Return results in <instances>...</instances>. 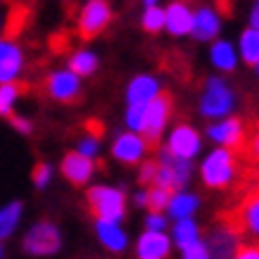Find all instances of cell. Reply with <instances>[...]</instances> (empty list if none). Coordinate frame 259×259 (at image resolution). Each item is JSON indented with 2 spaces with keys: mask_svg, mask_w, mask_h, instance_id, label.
<instances>
[{
  "mask_svg": "<svg viewBox=\"0 0 259 259\" xmlns=\"http://www.w3.org/2000/svg\"><path fill=\"white\" fill-rule=\"evenodd\" d=\"M10 121H12V128H15V131H19V134H24V136H29L33 131V124L26 117H17V114H12V117H10Z\"/></svg>",
  "mask_w": 259,
  "mask_h": 259,
  "instance_id": "e575fe53",
  "label": "cell"
},
{
  "mask_svg": "<svg viewBox=\"0 0 259 259\" xmlns=\"http://www.w3.org/2000/svg\"><path fill=\"white\" fill-rule=\"evenodd\" d=\"M60 169H62V176L71 186H86L95 174V159L86 157L81 152H67L62 157Z\"/></svg>",
  "mask_w": 259,
  "mask_h": 259,
  "instance_id": "7c38bea8",
  "label": "cell"
},
{
  "mask_svg": "<svg viewBox=\"0 0 259 259\" xmlns=\"http://www.w3.org/2000/svg\"><path fill=\"white\" fill-rule=\"evenodd\" d=\"M0 29H3V17H0Z\"/></svg>",
  "mask_w": 259,
  "mask_h": 259,
  "instance_id": "60d3db41",
  "label": "cell"
},
{
  "mask_svg": "<svg viewBox=\"0 0 259 259\" xmlns=\"http://www.w3.org/2000/svg\"><path fill=\"white\" fill-rule=\"evenodd\" d=\"M76 152H81V155H86V157H98V152H100V138L95 134H88L83 136L79 141V148H76Z\"/></svg>",
  "mask_w": 259,
  "mask_h": 259,
  "instance_id": "1f68e13d",
  "label": "cell"
},
{
  "mask_svg": "<svg viewBox=\"0 0 259 259\" xmlns=\"http://www.w3.org/2000/svg\"><path fill=\"white\" fill-rule=\"evenodd\" d=\"M238 259H259V245H240L236 250Z\"/></svg>",
  "mask_w": 259,
  "mask_h": 259,
  "instance_id": "d590c367",
  "label": "cell"
},
{
  "mask_svg": "<svg viewBox=\"0 0 259 259\" xmlns=\"http://www.w3.org/2000/svg\"><path fill=\"white\" fill-rule=\"evenodd\" d=\"M134 200H136L138 207H148V190H138V193L134 195Z\"/></svg>",
  "mask_w": 259,
  "mask_h": 259,
  "instance_id": "74e56055",
  "label": "cell"
},
{
  "mask_svg": "<svg viewBox=\"0 0 259 259\" xmlns=\"http://www.w3.org/2000/svg\"><path fill=\"white\" fill-rule=\"evenodd\" d=\"M238 171V162H236V152L233 148L219 145L217 150H212L200 164V179L207 188L212 190H224L228 188Z\"/></svg>",
  "mask_w": 259,
  "mask_h": 259,
  "instance_id": "6da1fadb",
  "label": "cell"
},
{
  "mask_svg": "<svg viewBox=\"0 0 259 259\" xmlns=\"http://www.w3.org/2000/svg\"><path fill=\"white\" fill-rule=\"evenodd\" d=\"M171 240L176 247H186V245L195 243V240H200V228H197V224L193 221V217H186V219H176V224H174V231H171Z\"/></svg>",
  "mask_w": 259,
  "mask_h": 259,
  "instance_id": "7402d4cb",
  "label": "cell"
},
{
  "mask_svg": "<svg viewBox=\"0 0 259 259\" xmlns=\"http://www.w3.org/2000/svg\"><path fill=\"white\" fill-rule=\"evenodd\" d=\"M238 250L236 245V238L231 236L228 231H214L212 233V240H209V252L212 257H228Z\"/></svg>",
  "mask_w": 259,
  "mask_h": 259,
  "instance_id": "484cf974",
  "label": "cell"
},
{
  "mask_svg": "<svg viewBox=\"0 0 259 259\" xmlns=\"http://www.w3.org/2000/svg\"><path fill=\"white\" fill-rule=\"evenodd\" d=\"M24 207L22 202H10L5 207H0V240L10 238L19 226V219H22Z\"/></svg>",
  "mask_w": 259,
  "mask_h": 259,
  "instance_id": "603a6c76",
  "label": "cell"
},
{
  "mask_svg": "<svg viewBox=\"0 0 259 259\" xmlns=\"http://www.w3.org/2000/svg\"><path fill=\"white\" fill-rule=\"evenodd\" d=\"M69 69L76 71L81 79L83 76H91L98 69V55L91 53V50H76L74 55L69 57Z\"/></svg>",
  "mask_w": 259,
  "mask_h": 259,
  "instance_id": "cb8c5ba5",
  "label": "cell"
},
{
  "mask_svg": "<svg viewBox=\"0 0 259 259\" xmlns=\"http://www.w3.org/2000/svg\"><path fill=\"white\" fill-rule=\"evenodd\" d=\"M254 67H257V74H259V62H257V64H254Z\"/></svg>",
  "mask_w": 259,
  "mask_h": 259,
  "instance_id": "7bdbcfd3",
  "label": "cell"
},
{
  "mask_svg": "<svg viewBox=\"0 0 259 259\" xmlns=\"http://www.w3.org/2000/svg\"><path fill=\"white\" fill-rule=\"evenodd\" d=\"M31 179H33V186H36L38 190L48 188V183H50V179H53V166L48 164V162H38V164L33 166Z\"/></svg>",
  "mask_w": 259,
  "mask_h": 259,
  "instance_id": "4dcf8cb0",
  "label": "cell"
},
{
  "mask_svg": "<svg viewBox=\"0 0 259 259\" xmlns=\"http://www.w3.org/2000/svg\"><path fill=\"white\" fill-rule=\"evenodd\" d=\"M43 88H46L50 100L74 102V100H79V95H81V76L76 71H71L69 67L67 69H55L46 76Z\"/></svg>",
  "mask_w": 259,
  "mask_h": 259,
  "instance_id": "9c48e42d",
  "label": "cell"
},
{
  "mask_svg": "<svg viewBox=\"0 0 259 259\" xmlns=\"http://www.w3.org/2000/svg\"><path fill=\"white\" fill-rule=\"evenodd\" d=\"M207 136L209 141H214L217 145H226V148H240L245 141V128L243 124L233 117H224L221 121L212 124L207 128Z\"/></svg>",
  "mask_w": 259,
  "mask_h": 259,
  "instance_id": "9a60e30c",
  "label": "cell"
},
{
  "mask_svg": "<svg viewBox=\"0 0 259 259\" xmlns=\"http://www.w3.org/2000/svg\"><path fill=\"white\" fill-rule=\"evenodd\" d=\"M155 174H157V162H143L141 169H138V181H141L143 186H150V183H155Z\"/></svg>",
  "mask_w": 259,
  "mask_h": 259,
  "instance_id": "d6a6232c",
  "label": "cell"
},
{
  "mask_svg": "<svg viewBox=\"0 0 259 259\" xmlns=\"http://www.w3.org/2000/svg\"><path fill=\"white\" fill-rule=\"evenodd\" d=\"M24 88L17 86L15 81H8V83H0V117H12L15 112V105L19 100Z\"/></svg>",
  "mask_w": 259,
  "mask_h": 259,
  "instance_id": "d4e9b609",
  "label": "cell"
},
{
  "mask_svg": "<svg viewBox=\"0 0 259 259\" xmlns=\"http://www.w3.org/2000/svg\"><path fill=\"white\" fill-rule=\"evenodd\" d=\"M171 193L174 190L164 188V186H157V183H152V188L148 190V209L150 212H164L166 204H169Z\"/></svg>",
  "mask_w": 259,
  "mask_h": 259,
  "instance_id": "f1b7e54d",
  "label": "cell"
},
{
  "mask_svg": "<svg viewBox=\"0 0 259 259\" xmlns=\"http://www.w3.org/2000/svg\"><path fill=\"white\" fill-rule=\"evenodd\" d=\"M24 69V53L12 38H0V83L17 81Z\"/></svg>",
  "mask_w": 259,
  "mask_h": 259,
  "instance_id": "4fadbf2b",
  "label": "cell"
},
{
  "mask_svg": "<svg viewBox=\"0 0 259 259\" xmlns=\"http://www.w3.org/2000/svg\"><path fill=\"white\" fill-rule=\"evenodd\" d=\"M164 22H166L164 10L157 8V5H152V8H145V12H143V17H141L143 29H145L148 33L162 31V29H164Z\"/></svg>",
  "mask_w": 259,
  "mask_h": 259,
  "instance_id": "83f0119b",
  "label": "cell"
},
{
  "mask_svg": "<svg viewBox=\"0 0 259 259\" xmlns=\"http://www.w3.org/2000/svg\"><path fill=\"white\" fill-rule=\"evenodd\" d=\"M171 245L174 240L166 236V231H150V228H145V233L136 243V254L141 259H164L171 252Z\"/></svg>",
  "mask_w": 259,
  "mask_h": 259,
  "instance_id": "5bb4252c",
  "label": "cell"
},
{
  "mask_svg": "<svg viewBox=\"0 0 259 259\" xmlns=\"http://www.w3.org/2000/svg\"><path fill=\"white\" fill-rule=\"evenodd\" d=\"M197 209H200V197L193 195V193H186V190L171 193L169 204H166V212H169L171 219H186V217H193Z\"/></svg>",
  "mask_w": 259,
  "mask_h": 259,
  "instance_id": "ffe728a7",
  "label": "cell"
},
{
  "mask_svg": "<svg viewBox=\"0 0 259 259\" xmlns=\"http://www.w3.org/2000/svg\"><path fill=\"white\" fill-rule=\"evenodd\" d=\"M95 236L100 240V245L110 252H124L128 245L126 231L121 228L119 221H107V219H95Z\"/></svg>",
  "mask_w": 259,
  "mask_h": 259,
  "instance_id": "e0dca14e",
  "label": "cell"
},
{
  "mask_svg": "<svg viewBox=\"0 0 259 259\" xmlns=\"http://www.w3.org/2000/svg\"><path fill=\"white\" fill-rule=\"evenodd\" d=\"M190 174H193V159L176 157L166 148L159 150L157 174H155L157 186H164L169 190H181L190 181Z\"/></svg>",
  "mask_w": 259,
  "mask_h": 259,
  "instance_id": "8992f818",
  "label": "cell"
},
{
  "mask_svg": "<svg viewBox=\"0 0 259 259\" xmlns=\"http://www.w3.org/2000/svg\"><path fill=\"white\" fill-rule=\"evenodd\" d=\"M143 8H152V5H159V0H141Z\"/></svg>",
  "mask_w": 259,
  "mask_h": 259,
  "instance_id": "ab89813d",
  "label": "cell"
},
{
  "mask_svg": "<svg viewBox=\"0 0 259 259\" xmlns=\"http://www.w3.org/2000/svg\"><path fill=\"white\" fill-rule=\"evenodd\" d=\"M166 226H169V219L162 212H150L145 217V228L150 231H166Z\"/></svg>",
  "mask_w": 259,
  "mask_h": 259,
  "instance_id": "836d02e7",
  "label": "cell"
},
{
  "mask_svg": "<svg viewBox=\"0 0 259 259\" xmlns=\"http://www.w3.org/2000/svg\"><path fill=\"white\" fill-rule=\"evenodd\" d=\"M238 50L231 40H214L209 48V60L219 71H233L238 67Z\"/></svg>",
  "mask_w": 259,
  "mask_h": 259,
  "instance_id": "d6986e66",
  "label": "cell"
},
{
  "mask_svg": "<svg viewBox=\"0 0 259 259\" xmlns=\"http://www.w3.org/2000/svg\"><path fill=\"white\" fill-rule=\"evenodd\" d=\"M112 22V8L107 0H88L86 5L81 8L79 15V26L76 31L83 40H93L95 36H100L107 24Z\"/></svg>",
  "mask_w": 259,
  "mask_h": 259,
  "instance_id": "ba28073f",
  "label": "cell"
},
{
  "mask_svg": "<svg viewBox=\"0 0 259 259\" xmlns=\"http://www.w3.org/2000/svg\"><path fill=\"white\" fill-rule=\"evenodd\" d=\"M181 257L183 259H209L212 252H209V245L202 243V240H195V243L181 247Z\"/></svg>",
  "mask_w": 259,
  "mask_h": 259,
  "instance_id": "f546056e",
  "label": "cell"
},
{
  "mask_svg": "<svg viewBox=\"0 0 259 259\" xmlns=\"http://www.w3.org/2000/svg\"><path fill=\"white\" fill-rule=\"evenodd\" d=\"M0 257H3V245H0Z\"/></svg>",
  "mask_w": 259,
  "mask_h": 259,
  "instance_id": "b9f144b4",
  "label": "cell"
},
{
  "mask_svg": "<svg viewBox=\"0 0 259 259\" xmlns=\"http://www.w3.org/2000/svg\"><path fill=\"white\" fill-rule=\"evenodd\" d=\"M86 200L95 219L121 221L126 217V195L121 188L93 186V188H88Z\"/></svg>",
  "mask_w": 259,
  "mask_h": 259,
  "instance_id": "277c9868",
  "label": "cell"
},
{
  "mask_svg": "<svg viewBox=\"0 0 259 259\" xmlns=\"http://www.w3.org/2000/svg\"><path fill=\"white\" fill-rule=\"evenodd\" d=\"M240 221L247 233L259 238V195H252L240 209Z\"/></svg>",
  "mask_w": 259,
  "mask_h": 259,
  "instance_id": "4316f807",
  "label": "cell"
},
{
  "mask_svg": "<svg viewBox=\"0 0 259 259\" xmlns=\"http://www.w3.org/2000/svg\"><path fill=\"white\" fill-rule=\"evenodd\" d=\"M166 150L176 155V157L183 159H195L202 150V138L193 126L188 124H176L169 131V138H166Z\"/></svg>",
  "mask_w": 259,
  "mask_h": 259,
  "instance_id": "30bf717a",
  "label": "cell"
},
{
  "mask_svg": "<svg viewBox=\"0 0 259 259\" xmlns=\"http://www.w3.org/2000/svg\"><path fill=\"white\" fill-rule=\"evenodd\" d=\"M169 119H171V98L159 93L155 100L148 102V107L143 112V121L138 134L148 141V145H157V141L164 136Z\"/></svg>",
  "mask_w": 259,
  "mask_h": 259,
  "instance_id": "52a82bcc",
  "label": "cell"
},
{
  "mask_svg": "<svg viewBox=\"0 0 259 259\" xmlns=\"http://www.w3.org/2000/svg\"><path fill=\"white\" fill-rule=\"evenodd\" d=\"M62 247V236H60V228L50 221H38L33 224L26 236L22 240V250L31 257H50L60 252Z\"/></svg>",
  "mask_w": 259,
  "mask_h": 259,
  "instance_id": "5b68a950",
  "label": "cell"
},
{
  "mask_svg": "<svg viewBox=\"0 0 259 259\" xmlns=\"http://www.w3.org/2000/svg\"><path fill=\"white\" fill-rule=\"evenodd\" d=\"M252 155H254V159L259 162V131L254 134V138H252Z\"/></svg>",
  "mask_w": 259,
  "mask_h": 259,
  "instance_id": "f35d334b",
  "label": "cell"
},
{
  "mask_svg": "<svg viewBox=\"0 0 259 259\" xmlns=\"http://www.w3.org/2000/svg\"><path fill=\"white\" fill-rule=\"evenodd\" d=\"M221 31V17L219 12L209 5L200 8L197 12H193V26H190V36L195 40H214Z\"/></svg>",
  "mask_w": 259,
  "mask_h": 259,
  "instance_id": "2e32d148",
  "label": "cell"
},
{
  "mask_svg": "<svg viewBox=\"0 0 259 259\" xmlns=\"http://www.w3.org/2000/svg\"><path fill=\"white\" fill-rule=\"evenodd\" d=\"M166 15V22H164V29L171 36H188L190 33V26H193V10L186 5V3H169V8L164 10Z\"/></svg>",
  "mask_w": 259,
  "mask_h": 259,
  "instance_id": "ac0fdd59",
  "label": "cell"
},
{
  "mask_svg": "<svg viewBox=\"0 0 259 259\" xmlns=\"http://www.w3.org/2000/svg\"><path fill=\"white\" fill-rule=\"evenodd\" d=\"M250 26H254L259 31V0L252 5V10H250Z\"/></svg>",
  "mask_w": 259,
  "mask_h": 259,
  "instance_id": "8d00e7d4",
  "label": "cell"
},
{
  "mask_svg": "<svg viewBox=\"0 0 259 259\" xmlns=\"http://www.w3.org/2000/svg\"><path fill=\"white\" fill-rule=\"evenodd\" d=\"M236 107V93L224 79H212L204 81L202 95H200V114L204 119H224L228 117Z\"/></svg>",
  "mask_w": 259,
  "mask_h": 259,
  "instance_id": "3957f363",
  "label": "cell"
},
{
  "mask_svg": "<svg viewBox=\"0 0 259 259\" xmlns=\"http://www.w3.org/2000/svg\"><path fill=\"white\" fill-rule=\"evenodd\" d=\"M238 55L245 60V64H254L259 62V31L254 26L245 29L238 38Z\"/></svg>",
  "mask_w": 259,
  "mask_h": 259,
  "instance_id": "44dd1931",
  "label": "cell"
},
{
  "mask_svg": "<svg viewBox=\"0 0 259 259\" xmlns=\"http://www.w3.org/2000/svg\"><path fill=\"white\" fill-rule=\"evenodd\" d=\"M148 152V141L143 138L138 131H126V134L117 136V141L112 145V155L119 159L121 164H138Z\"/></svg>",
  "mask_w": 259,
  "mask_h": 259,
  "instance_id": "8fae6325",
  "label": "cell"
},
{
  "mask_svg": "<svg viewBox=\"0 0 259 259\" xmlns=\"http://www.w3.org/2000/svg\"><path fill=\"white\" fill-rule=\"evenodd\" d=\"M162 93V83L150 74H138L131 79L126 88V126L131 131H141L143 112L150 100H155Z\"/></svg>",
  "mask_w": 259,
  "mask_h": 259,
  "instance_id": "7a4b0ae2",
  "label": "cell"
}]
</instances>
